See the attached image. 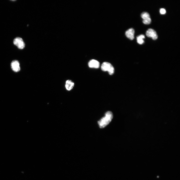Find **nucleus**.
Segmentation results:
<instances>
[{
  "mask_svg": "<svg viewBox=\"0 0 180 180\" xmlns=\"http://www.w3.org/2000/svg\"><path fill=\"white\" fill-rule=\"evenodd\" d=\"M113 118L112 112L110 111L107 112L104 116L98 122V124L100 128H103L106 126L111 121Z\"/></svg>",
  "mask_w": 180,
  "mask_h": 180,
  "instance_id": "obj_1",
  "label": "nucleus"
},
{
  "mask_svg": "<svg viewBox=\"0 0 180 180\" xmlns=\"http://www.w3.org/2000/svg\"><path fill=\"white\" fill-rule=\"evenodd\" d=\"M101 69L104 71H107L110 75L113 74L114 72V69L113 66L110 63L104 62L102 64Z\"/></svg>",
  "mask_w": 180,
  "mask_h": 180,
  "instance_id": "obj_2",
  "label": "nucleus"
},
{
  "mask_svg": "<svg viewBox=\"0 0 180 180\" xmlns=\"http://www.w3.org/2000/svg\"><path fill=\"white\" fill-rule=\"evenodd\" d=\"M13 43L14 44L20 49H23L25 46V44L22 39L20 37L15 38L14 40Z\"/></svg>",
  "mask_w": 180,
  "mask_h": 180,
  "instance_id": "obj_3",
  "label": "nucleus"
},
{
  "mask_svg": "<svg viewBox=\"0 0 180 180\" xmlns=\"http://www.w3.org/2000/svg\"><path fill=\"white\" fill-rule=\"evenodd\" d=\"M141 16L143 19L142 22L146 24H150L151 20L149 14L147 12H144L141 14Z\"/></svg>",
  "mask_w": 180,
  "mask_h": 180,
  "instance_id": "obj_4",
  "label": "nucleus"
},
{
  "mask_svg": "<svg viewBox=\"0 0 180 180\" xmlns=\"http://www.w3.org/2000/svg\"><path fill=\"white\" fill-rule=\"evenodd\" d=\"M146 34L147 36L152 38L154 40H156L158 38L156 32L152 28L148 29L146 31Z\"/></svg>",
  "mask_w": 180,
  "mask_h": 180,
  "instance_id": "obj_5",
  "label": "nucleus"
},
{
  "mask_svg": "<svg viewBox=\"0 0 180 180\" xmlns=\"http://www.w3.org/2000/svg\"><path fill=\"white\" fill-rule=\"evenodd\" d=\"M11 66L12 70L14 72H18L20 70V64L17 60L12 61L11 64Z\"/></svg>",
  "mask_w": 180,
  "mask_h": 180,
  "instance_id": "obj_6",
  "label": "nucleus"
},
{
  "mask_svg": "<svg viewBox=\"0 0 180 180\" xmlns=\"http://www.w3.org/2000/svg\"><path fill=\"white\" fill-rule=\"evenodd\" d=\"M88 65L90 68H98L100 66V63L97 60L93 59L90 61Z\"/></svg>",
  "mask_w": 180,
  "mask_h": 180,
  "instance_id": "obj_7",
  "label": "nucleus"
},
{
  "mask_svg": "<svg viewBox=\"0 0 180 180\" xmlns=\"http://www.w3.org/2000/svg\"><path fill=\"white\" fill-rule=\"evenodd\" d=\"M134 30L132 28L128 29L125 32V35L128 38L132 40L134 38Z\"/></svg>",
  "mask_w": 180,
  "mask_h": 180,
  "instance_id": "obj_8",
  "label": "nucleus"
},
{
  "mask_svg": "<svg viewBox=\"0 0 180 180\" xmlns=\"http://www.w3.org/2000/svg\"><path fill=\"white\" fill-rule=\"evenodd\" d=\"M74 86V83L71 80H68L66 81L65 86L66 90H68L70 91L72 90Z\"/></svg>",
  "mask_w": 180,
  "mask_h": 180,
  "instance_id": "obj_9",
  "label": "nucleus"
},
{
  "mask_svg": "<svg viewBox=\"0 0 180 180\" xmlns=\"http://www.w3.org/2000/svg\"><path fill=\"white\" fill-rule=\"evenodd\" d=\"M145 38L144 36L141 34L138 36L136 37V39L137 42L140 44H142L144 42L143 39Z\"/></svg>",
  "mask_w": 180,
  "mask_h": 180,
  "instance_id": "obj_10",
  "label": "nucleus"
},
{
  "mask_svg": "<svg viewBox=\"0 0 180 180\" xmlns=\"http://www.w3.org/2000/svg\"><path fill=\"white\" fill-rule=\"evenodd\" d=\"M160 12L161 14H164L166 12V10L164 8H161L160 10Z\"/></svg>",
  "mask_w": 180,
  "mask_h": 180,
  "instance_id": "obj_11",
  "label": "nucleus"
}]
</instances>
